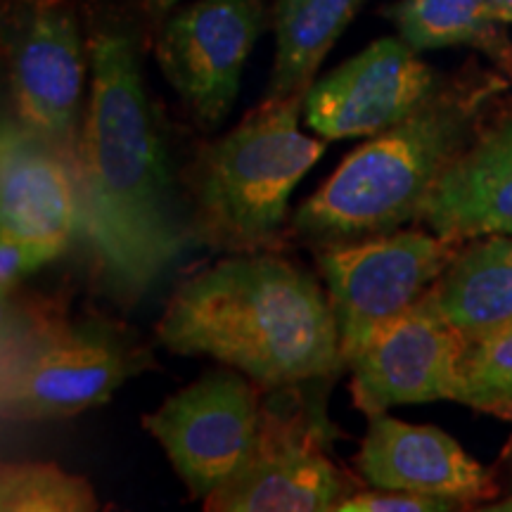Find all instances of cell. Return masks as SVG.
<instances>
[{"instance_id":"cell-4","label":"cell","mask_w":512,"mask_h":512,"mask_svg":"<svg viewBox=\"0 0 512 512\" xmlns=\"http://www.w3.org/2000/svg\"><path fill=\"white\" fill-rule=\"evenodd\" d=\"M302 110L304 95L264 100L197 155L188 183L204 238L238 252L275 240L290 195L325 152L323 140L299 131Z\"/></svg>"},{"instance_id":"cell-18","label":"cell","mask_w":512,"mask_h":512,"mask_svg":"<svg viewBox=\"0 0 512 512\" xmlns=\"http://www.w3.org/2000/svg\"><path fill=\"white\" fill-rule=\"evenodd\" d=\"M387 17L418 53L475 48L512 72V48L491 0H399L387 10Z\"/></svg>"},{"instance_id":"cell-25","label":"cell","mask_w":512,"mask_h":512,"mask_svg":"<svg viewBox=\"0 0 512 512\" xmlns=\"http://www.w3.org/2000/svg\"><path fill=\"white\" fill-rule=\"evenodd\" d=\"M143 3L150 8L155 15H166L169 10H174L181 0H143Z\"/></svg>"},{"instance_id":"cell-13","label":"cell","mask_w":512,"mask_h":512,"mask_svg":"<svg viewBox=\"0 0 512 512\" xmlns=\"http://www.w3.org/2000/svg\"><path fill=\"white\" fill-rule=\"evenodd\" d=\"M0 219L5 238L41 242L60 252L81 233L79 155L15 114L3 121Z\"/></svg>"},{"instance_id":"cell-16","label":"cell","mask_w":512,"mask_h":512,"mask_svg":"<svg viewBox=\"0 0 512 512\" xmlns=\"http://www.w3.org/2000/svg\"><path fill=\"white\" fill-rule=\"evenodd\" d=\"M427 297L467 342L512 320V233L460 247Z\"/></svg>"},{"instance_id":"cell-23","label":"cell","mask_w":512,"mask_h":512,"mask_svg":"<svg viewBox=\"0 0 512 512\" xmlns=\"http://www.w3.org/2000/svg\"><path fill=\"white\" fill-rule=\"evenodd\" d=\"M484 510L491 512H512V448H510V470H508V486L501 491V496L496 498L491 505H484Z\"/></svg>"},{"instance_id":"cell-19","label":"cell","mask_w":512,"mask_h":512,"mask_svg":"<svg viewBox=\"0 0 512 512\" xmlns=\"http://www.w3.org/2000/svg\"><path fill=\"white\" fill-rule=\"evenodd\" d=\"M453 401L512 422V320L467 342Z\"/></svg>"},{"instance_id":"cell-10","label":"cell","mask_w":512,"mask_h":512,"mask_svg":"<svg viewBox=\"0 0 512 512\" xmlns=\"http://www.w3.org/2000/svg\"><path fill=\"white\" fill-rule=\"evenodd\" d=\"M264 19L261 0H195L159 31V69L204 128L221 126L233 110Z\"/></svg>"},{"instance_id":"cell-5","label":"cell","mask_w":512,"mask_h":512,"mask_svg":"<svg viewBox=\"0 0 512 512\" xmlns=\"http://www.w3.org/2000/svg\"><path fill=\"white\" fill-rule=\"evenodd\" d=\"M138 363L117 332L48 306L3 304L0 403L15 422L55 420L110 401Z\"/></svg>"},{"instance_id":"cell-11","label":"cell","mask_w":512,"mask_h":512,"mask_svg":"<svg viewBox=\"0 0 512 512\" xmlns=\"http://www.w3.org/2000/svg\"><path fill=\"white\" fill-rule=\"evenodd\" d=\"M444 79L401 36H384L304 93V121L323 140L377 136L437 95Z\"/></svg>"},{"instance_id":"cell-15","label":"cell","mask_w":512,"mask_h":512,"mask_svg":"<svg viewBox=\"0 0 512 512\" xmlns=\"http://www.w3.org/2000/svg\"><path fill=\"white\" fill-rule=\"evenodd\" d=\"M418 221L460 242L512 233V112L479 126L434 185Z\"/></svg>"},{"instance_id":"cell-21","label":"cell","mask_w":512,"mask_h":512,"mask_svg":"<svg viewBox=\"0 0 512 512\" xmlns=\"http://www.w3.org/2000/svg\"><path fill=\"white\" fill-rule=\"evenodd\" d=\"M458 508L460 505L437 496L411 494V491L370 489L349 494L337 512H444Z\"/></svg>"},{"instance_id":"cell-20","label":"cell","mask_w":512,"mask_h":512,"mask_svg":"<svg viewBox=\"0 0 512 512\" xmlns=\"http://www.w3.org/2000/svg\"><path fill=\"white\" fill-rule=\"evenodd\" d=\"M3 512H91L98 510L88 479L50 463H10L0 470Z\"/></svg>"},{"instance_id":"cell-1","label":"cell","mask_w":512,"mask_h":512,"mask_svg":"<svg viewBox=\"0 0 512 512\" xmlns=\"http://www.w3.org/2000/svg\"><path fill=\"white\" fill-rule=\"evenodd\" d=\"M79 138L81 235L114 297L133 302L176 261L185 228L128 31L100 27Z\"/></svg>"},{"instance_id":"cell-17","label":"cell","mask_w":512,"mask_h":512,"mask_svg":"<svg viewBox=\"0 0 512 512\" xmlns=\"http://www.w3.org/2000/svg\"><path fill=\"white\" fill-rule=\"evenodd\" d=\"M366 0H278L273 12L275 55L266 100L309 91L320 64Z\"/></svg>"},{"instance_id":"cell-9","label":"cell","mask_w":512,"mask_h":512,"mask_svg":"<svg viewBox=\"0 0 512 512\" xmlns=\"http://www.w3.org/2000/svg\"><path fill=\"white\" fill-rule=\"evenodd\" d=\"M12 114L79 155L86 62L79 22L62 0H22L5 36Z\"/></svg>"},{"instance_id":"cell-24","label":"cell","mask_w":512,"mask_h":512,"mask_svg":"<svg viewBox=\"0 0 512 512\" xmlns=\"http://www.w3.org/2000/svg\"><path fill=\"white\" fill-rule=\"evenodd\" d=\"M491 5H494V15L498 17V22L512 24V0H491Z\"/></svg>"},{"instance_id":"cell-12","label":"cell","mask_w":512,"mask_h":512,"mask_svg":"<svg viewBox=\"0 0 512 512\" xmlns=\"http://www.w3.org/2000/svg\"><path fill=\"white\" fill-rule=\"evenodd\" d=\"M465 347L467 339L425 294L347 363L354 406L370 418L403 403L453 401Z\"/></svg>"},{"instance_id":"cell-8","label":"cell","mask_w":512,"mask_h":512,"mask_svg":"<svg viewBox=\"0 0 512 512\" xmlns=\"http://www.w3.org/2000/svg\"><path fill=\"white\" fill-rule=\"evenodd\" d=\"M254 384L240 370L209 373L143 420L197 501H207L252 451L261 422Z\"/></svg>"},{"instance_id":"cell-14","label":"cell","mask_w":512,"mask_h":512,"mask_svg":"<svg viewBox=\"0 0 512 512\" xmlns=\"http://www.w3.org/2000/svg\"><path fill=\"white\" fill-rule=\"evenodd\" d=\"M363 482L373 489L437 496L460 508L494 503L503 486L451 434L413 425L389 413L370 415L356 458Z\"/></svg>"},{"instance_id":"cell-2","label":"cell","mask_w":512,"mask_h":512,"mask_svg":"<svg viewBox=\"0 0 512 512\" xmlns=\"http://www.w3.org/2000/svg\"><path fill=\"white\" fill-rule=\"evenodd\" d=\"M157 335L171 354L214 358L271 392L325 382L347 366L330 299L275 256H238L185 280Z\"/></svg>"},{"instance_id":"cell-22","label":"cell","mask_w":512,"mask_h":512,"mask_svg":"<svg viewBox=\"0 0 512 512\" xmlns=\"http://www.w3.org/2000/svg\"><path fill=\"white\" fill-rule=\"evenodd\" d=\"M60 249L41 245V242H29L19 238H5L0 242V290H3V299L10 297L15 285L29 273L38 271L60 256Z\"/></svg>"},{"instance_id":"cell-7","label":"cell","mask_w":512,"mask_h":512,"mask_svg":"<svg viewBox=\"0 0 512 512\" xmlns=\"http://www.w3.org/2000/svg\"><path fill=\"white\" fill-rule=\"evenodd\" d=\"M460 240L434 230H394L375 238L320 247L339 351L349 363L382 325L427 294L456 259Z\"/></svg>"},{"instance_id":"cell-6","label":"cell","mask_w":512,"mask_h":512,"mask_svg":"<svg viewBox=\"0 0 512 512\" xmlns=\"http://www.w3.org/2000/svg\"><path fill=\"white\" fill-rule=\"evenodd\" d=\"M302 387V384H299ZM297 387L261 403L259 434L238 470L204 501L211 512H330L354 494L325 453L330 422Z\"/></svg>"},{"instance_id":"cell-3","label":"cell","mask_w":512,"mask_h":512,"mask_svg":"<svg viewBox=\"0 0 512 512\" xmlns=\"http://www.w3.org/2000/svg\"><path fill=\"white\" fill-rule=\"evenodd\" d=\"M503 88L494 74L444 83L418 112L351 152L297 209L294 233L328 247L418 221L434 185L475 138L486 105Z\"/></svg>"}]
</instances>
